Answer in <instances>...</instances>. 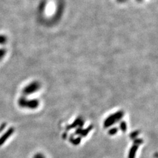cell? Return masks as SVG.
<instances>
[{
	"label": "cell",
	"instance_id": "1",
	"mask_svg": "<svg viewBox=\"0 0 158 158\" xmlns=\"http://www.w3.org/2000/svg\"><path fill=\"white\" fill-rule=\"evenodd\" d=\"M18 104L22 108L35 109L38 107L40 102L38 99H28L26 97H21L18 100Z\"/></svg>",
	"mask_w": 158,
	"mask_h": 158
},
{
	"label": "cell",
	"instance_id": "2",
	"mask_svg": "<svg viewBox=\"0 0 158 158\" xmlns=\"http://www.w3.org/2000/svg\"><path fill=\"white\" fill-rule=\"evenodd\" d=\"M124 116V112L123 111H119L116 113H113L109 117H107L104 123V128H109L119 121L123 118Z\"/></svg>",
	"mask_w": 158,
	"mask_h": 158
},
{
	"label": "cell",
	"instance_id": "3",
	"mask_svg": "<svg viewBox=\"0 0 158 158\" xmlns=\"http://www.w3.org/2000/svg\"><path fill=\"white\" fill-rule=\"evenodd\" d=\"M40 87H41V85H40L39 82H38V81H33V82L29 83L27 86L23 88V94L25 96H29L38 92L40 90Z\"/></svg>",
	"mask_w": 158,
	"mask_h": 158
},
{
	"label": "cell",
	"instance_id": "4",
	"mask_svg": "<svg viewBox=\"0 0 158 158\" xmlns=\"http://www.w3.org/2000/svg\"><path fill=\"white\" fill-rule=\"evenodd\" d=\"M15 131V129L13 127H11L7 131L5 132V133L0 137V146H2L3 144H5V142L9 139V138L12 136L13 132Z\"/></svg>",
	"mask_w": 158,
	"mask_h": 158
},
{
	"label": "cell",
	"instance_id": "5",
	"mask_svg": "<svg viewBox=\"0 0 158 158\" xmlns=\"http://www.w3.org/2000/svg\"><path fill=\"white\" fill-rule=\"evenodd\" d=\"M84 125V121L83 120L81 119V118H78L76 119L74 123H72L71 125H70L69 127H68V129H71V128H73L75 127H82Z\"/></svg>",
	"mask_w": 158,
	"mask_h": 158
},
{
	"label": "cell",
	"instance_id": "6",
	"mask_svg": "<svg viewBox=\"0 0 158 158\" xmlns=\"http://www.w3.org/2000/svg\"><path fill=\"white\" fill-rule=\"evenodd\" d=\"M139 149V145H136L134 144V145L131 148L130 150L128 153V158H135L136 153Z\"/></svg>",
	"mask_w": 158,
	"mask_h": 158
},
{
	"label": "cell",
	"instance_id": "7",
	"mask_svg": "<svg viewBox=\"0 0 158 158\" xmlns=\"http://www.w3.org/2000/svg\"><path fill=\"white\" fill-rule=\"evenodd\" d=\"M119 128L123 132L126 131L127 129V125L126 122H125V121H121L120 125H119Z\"/></svg>",
	"mask_w": 158,
	"mask_h": 158
},
{
	"label": "cell",
	"instance_id": "8",
	"mask_svg": "<svg viewBox=\"0 0 158 158\" xmlns=\"http://www.w3.org/2000/svg\"><path fill=\"white\" fill-rule=\"evenodd\" d=\"M92 126H89V127L85 129V130H83L82 131H81L80 135L82 136H86L88 134V132L92 130Z\"/></svg>",
	"mask_w": 158,
	"mask_h": 158
},
{
	"label": "cell",
	"instance_id": "9",
	"mask_svg": "<svg viewBox=\"0 0 158 158\" xmlns=\"http://www.w3.org/2000/svg\"><path fill=\"white\" fill-rule=\"evenodd\" d=\"M117 131H118V128L113 127L109 131L108 133H109V135H115V134L117 133Z\"/></svg>",
	"mask_w": 158,
	"mask_h": 158
},
{
	"label": "cell",
	"instance_id": "10",
	"mask_svg": "<svg viewBox=\"0 0 158 158\" xmlns=\"http://www.w3.org/2000/svg\"><path fill=\"white\" fill-rule=\"evenodd\" d=\"M140 134V132L139 131H136L135 132H133L132 133H131L130 135V137L131 139H136L137 136H139V135Z\"/></svg>",
	"mask_w": 158,
	"mask_h": 158
},
{
	"label": "cell",
	"instance_id": "11",
	"mask_svg": "<svg viewBox=\"0 0 158 158\" xmlns=\"http://www.w3.org/2000/svg\"><path fill=\"white\" fill-rule=\"evenodd\" d=\"M6 54V50L4 49H0V61H1L3 58L4 56Z\"/></svg>",
	"mask_w": 158,
	"mask_h": 158
},
{
	"label": "cell",
	"instance_id": "12",
	"mask_svg": "<svg viewBox=\"0 0 158 158\" xmlns=\"http://www.w3.org/2000/svg\"><path fill=\"white\" fill-rule=\"evenodd\" d=\"M71 142L73 144L77 145V144H80V138H77V139H73V140H71Z\"/></svg>",
	"mask_w": 158,
	"mask_h": 158
},
{
	"label": "cell",
	"instance_id": "13",
	"mask_svg": "<svg viewBox=\"0 0 158 158\" xmlns=\"http://www.w3.org/2000/svg\"><path fill=\"white\" fill-rule=\"evenodd\" d=\"M143 143V140L142 139H136L135 140V141H134V144H136V145H140L141 144Z\"/></svg>",
	"mask_w": 158,
	"mask_h": 158
},
{
	"label": "cell",
	"instance_id": "14",
	"mask_svg": "<svg viewBox=\"0 0 158 158\" xmlns=\"http://www.w3.org/2000/svg\"><path fill=\"white\" fill-rule=\"evenodd\" d=\"M6 39L3 36H0V44H3L4 43H5Z\"/></svg>",
	"mask_w": 158,
	"mask_h": 158
},
{
	"label": "cell",
	"instance_id": "15",
	"mask_svg": "<svg viewBox=\"0 0 158 158\" xmlns=\"http://www.w3.org/2000/svg\"><path fill=\"white\" fill-rule=\"evenodd\" d=\"M34 158H46V157L43 154H42V153H36V154L34 155Z\"/></svg>",
	"mask_w": 158,
	"mask_h": 158
},
{
	"label": "cell",
	"instance_id": "16",
	"mask_svg": "<svg viewBox=\"0 0 158 158\" xmlns=\"http://www.w3.org/2000/svg\"><path fill=\"white\" fill-rule=\"evenodd\" d=\"M6 126H7L6 123H2L1 125V126H0V132H2L4 130V129H5Z\"/></svg>",
	"mask_w": 158,
	"mask_h": 158
}]
</instances>
